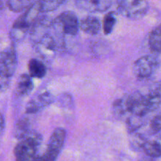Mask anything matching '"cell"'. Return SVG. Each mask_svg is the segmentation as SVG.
<instances>
[{
  "mask_svg": "<svg viewBox=\"0 0 161 161\" xmlns=\"http://www.w3.org/2000/svg\"><path fill=\"white\" fill-rule=\"evenodd\" d=\"M55 101V97L51 92L47 91L41 93L35 98L31 99L27 103L25 107V113L26 114H35L46 107L50 106Z\"/></svg>",
  "mask_w": 161,
  "mask_h": 161,
  "instance_id": "10",
  "label": "cell"
},
{
  "mask_svg": "<svg viewBox=\"0 0 161 161\" xmlns=\"http://www.w3.org/2000/svg\"><path fill=\"white\" fill-rule=\"evenodd\" d=\"M29 75L31 78L42 79L47 75V68L42 61L36 58H31L28 64Z\"/></svg>",
  "mask_w": 161,
  "mask_h": 161,
  "instance_id": "14",
  "label": "cell"
},
{
  "mask_svg": "<svg viewBox=\"0 0 161 161\" xmlns=\"http://www.w3.org/2000/svg\"><path fill=\"white\" fill-rule=\"evenodd\" d=\"M36 0H7L6 6L14 13H23L28 9Z\"/></svg>",
  "mask_w": 161,
  "mask_h": 161,
  "instance_id": "18",
  "label": "cell"
},
{
  "mask_svg": "<svg viewBox=\"0 0 161 161\" xmlns=\"http://www.w3.org/2000/svg\"><path fill=\"white\" fill-rule=\"evenodd\" d=\"M34 88L32 78L29 74H21L16 84V94L19 97H26L32 91Z\"/></svg>",
  "mask_w": 161,
  "mask_h": 161,
  "instance_id": "13",
  "label": "cell"
},
{
  "mask_svg": "<svg viewBox=\"0 0 161 161\" xmlns=\"http://www.w3.org/2000/svg\"><path fill=\"white\" fill-rule=\"evenodd\" d=\"M16 145L14 150L16 160L19 161L39 160V150L42 144V136L31 130Z\"/></svg>",
  "mask_w": 161,
  "mask_h": 161,
  "instance_id": "2",
  "label": "cell"
},
{
  "mask_svg": "<svg viewBox=\"0 0 161 161\" xmlns=\"http://www.w3.org/2000/svg\"><path fill=\"white\" fill-rule=\"evenodd\" d=\"M142 150L149 157L160 158L161 156V146L160 141L148 139L143 146Z\"/></svg>",
  "mask_w": 161,
  "mask_h": 161,
  "instance_id": "16",
  "label": "cell"
},
{
  "mask_svg": "<svg viewBox=\"0 0 161 161\" xmlns=\"http://www.w3.org/2000/svg\"><path fill=\"white\" fill-rule=\"evenodd\" d=\"M52 28L61 36H75L80 30L79 19L72 11H64L52 20Z\"/></svg>",
  "mask_w": 161,
  "mask_h": 161,
  "instance_id": "5",
  "label": "cell"
},
{
  "mask_svg": "<svg viewBox=\"0 0 161 161\" xmlns=\"http://www.w3.org/2000/svg\"><path fill=\"white\" fill-rule=\"evenodd\" d=\"M161 130V117L160 114H157L153 117L150 122V130L152 134L157 135L160 133Z\"/></svg>",
  "mask_w": 161,
  "mask_h": 161,
  "instance_id": "23",
  "label": "cell"
},
{
  "mask_svg": "<svg viewBox=\"0 0 161 161\" xmlns=\"http://www.w3.org/2000/svg\"><path fill=\"white\" fill-rule=\"evenodd\" d=\"M2 9V3H0V10Z\"/></svg>",
  "mask_w": 161,
  "mask_h": 161,
  "instance_id": "26",
  "label": "cell"
},
{
  "mask_svg": "<svg viewBox=\"0 0 161 161\" xmlns=\"http://www.w3.org/2000/svg\"><path fill=\"white\" fill-rule=\"evenodd\" d=\"M17 65V52L14 47H9L0 52V72L12 77Z\"/></svg>",
  "mask_w": 161,
  "mask_h": 161,
  "instance_id": "9",
  "label": "cell"
},
{
  "mask_svg": "<svg viewBox=\"0 0 161 161\" xmlns=\"http://www.w3.org/2000/svg\"><path fill=\"white\" fill-rule=\"evenodd\" d=\"M65 0H38L39 6L42 13L52 12L56 10Z\"/></svg>",
  "mask_w": 161,
  "mask_h": 161,
  "instance_id": "20",
  "label": "cell"
},
{
  "mask_svg": "<svg viewBox=\"0 0 161 161\" xmlns=\"http://www.w3.org/2000/svg\"><path fill=\"white\" fill-rule=\"evenodd\" d=\"M65 139L66 130L61 127H58L55 129L50 135L47 148L43 153L40 155L39 160H56L64 147Z\"/></svg>",
  "mask_w": 161,
  "mask_h": 161,
  "instance_id": "7",
  "label": "cell"
},
{
  "mask_svg": "<svg viewBox=\"0 0 161 161\" xmlns=\"http://www.w3.org/2000/svg\"><path fill=\"white\" fill-rule=\"evenodd\" d=\"M31 124L28 118L22 117L15 124L14 129V136L16 139L20 140L31 131Z\"/></svg>",
  "mask_w": 161,
  "mask_h": 161,
  "instance_id": "15",
  "label": "cell"
},
{
  "mask_svg": "<svg viewBox=\"0 0 161 161\" xmlns=\"http://www.w3.org/2000/svg\"><path fill=\"white\" fill-rule=\"evenodd\" d=\"M117 12L130 20H138L146 15L149 4L146 0H116Z\"/></svg>",
  "mask_w": 161,
  "mask_h": 161,
  "instance_id": "6",
  "label": "cell"
},
{
  "mask_svg": "<svg viewBox=\"0 0 161 161\" xmlns=\"http://www.w3.org/2000/svg\"><path fill=\"white\" fill-rule=\"evenodd\" d=\"M11 78L8 75L0 72V93H3L8 90L11 83Z\"/></svg>",
  "mask_w": 161,
  "mask_h": 161,
  "instance_id": "24",
  "label": "cell"
},
{
  "mask_svg": "<svg viewBox=\"0 0 161 161\" xmlns=\"http://www.w3.org/2000/svg\"><path fill=\"white\" fill-rule=\"evenodd\" d=\"M144 119L145 117L135 116V115H131L130 117L127 118L126 124H127V129L129 133H134L141 128L144 125Z\"/></svg>",
  "mask_w": 161,
  "mask_h": 161,
  "instance_id": "21",
  "label": "cell"
},
{
  "mask_svg": "<svg viewBox=\"0 0 161 161\" xmlns=\"http://www.w3.org/2000/svg\"><path fill=\"white\" fill-rule=\"evenodd\" d=\"M160 26L158 25L151 31L149 36V46L150 50L155 54H160V42H161Z\"/></svg>",
  "mask_w": 161,
  "mask_h": 161,
  "instance_id": "17",
  "label": "cell"
},
{
  "mask_svg": "<svg viewBox=\"0 0 161 161\" xmlns=\"http://www.w3.org/2000/svg\"><path fill=\"white\" fill-rule=\"evenodd\" d=\"M79 27L83 32L90 36H96L100 32L102 24L97 17L87 16L79 20Z\"/></svg>",
  "mask_w": 161,
  "mask_h": 161,
  "instance_id": "12",
  "label": "cell"
},
{
  "mask_svg": "<svg viewBox=\"0 0 161 161\" xmlns=\"http://www.w3.org/2000/svg\"><path fill=\"white\" fill-rule=\"evenodd\" d=\"M158 67V59L154 55H145L135 61L133 73L138 80H146L149 78Z\"/></svg>",
  "mask_w": 161,
  "mask_h": 161,
  "instance_id": "8",
  "label": "cell"
},
{
  "mask_svg": "<svg viewBox=\"0 0 161 161\" xmlns=\"http://www.w3.org/2000/svg\"><path fill=\"white\" fill-rule=\"evenodd\" d=\"M77 8L89 13H102L113 4V0H74Z\"/></svg>",
  "mask_w": 161,
  "mask_h": 161,
  "instance_id": "11",
  "label": "cell"
},
{
  "mask_svg": "<svg viewBox=\"0 0 161 161\" xmlns=\"http://www.w3.org/2000/svg\"><path fill=\"white\" fill-rule=\"evenodd\" d=\"M41 13L42 12L39 9L38 0H36L14 21L9 32V37L14 42L21 41L29 32L30 28L40 16Z\"/></svg>",
  "mask_w": 161,
  "mask_h": 161,
  "instance_id": "3",
  "label": "cell"
},
{
  "mask_svg": "<svg viewBox=\"0 0 161 161\" xmlns=\"http://www.w3.org/2000/svg\"><path fill=\"white\" fill-rule=\"evenodd\" d=\"M160 85L158 83L155 88L146 94L136 91L116 99L113 103V110L117 116L129 113L135 116L146 117L149 113L160 108Z\"/></svg>",
  "mask_w": 161,
  "mask_h": 161,
  "instance_id": "1",
  "label": "cell"
},
{
  "mask_svg": "<svg viewBox=\"0 0 161 161\" xmlns=\"http://www.w3.org/2000/svg\"><path fill=\"white\" fill-rule=\"evenodd\" d=\"M116 22H117V17H116V13L115 11H109L105 14L103 19V25H102L105 35L108 36L113 32Z\"/></svg>",
  "mask_w": 161,
  "mask_h": 161,
  "instance_id": "19",
  "label": "cell"
},
{
  "mask_svg": "<svg viewBox=\"0 0 161 161\" xmlns=\"http://www.w3.org/2000/svg\"><path fill=\"white\" fill-rule=\"evenodd\" d=\"M5 127H6V124H5V118L2 113H0V138L2 135H3V132L5 130Z\"/></svg>",
  "mask_w": 161,
  "mask_h": 161,
  "instance_id": "25",
  "label": "cell"
},
{
  "mask_svg": "<svg viewBox=\"0 0 161 161\" xmlns=\"http://www.w3.org/2000/svg\"><path fill=\"white\" fill-rule=\"evenodd\" d=\"M130 135H132L131 139H130V146H131V147L133 149H135L136 150H140V149L142 150L143 146L148 140V138L145 135H143L142 134L138 133L136 131L131 133Z\"/></svg>",
  "mask_w": 161,
  "mask_h": 161,
  "instance_id": "22",
  "label": "cell"
},
{
  "mask_svg": "<svg viewBox=\"0 0 161 161\" xmlns=\"http://www.w3.org/2000/svg\"><path fill=\"white\" fill-rule=\"evenodd\" d=\"M61 39L62 36L57 33L53 36L50 33V30L32 43L36 52L39 53L43 59L48 61L53 59L55 53L62 47L63 41H61Z\"/></svg>",
  "mask_w": 161,
  "mask_h": 161,
  "instance_id": "4",
  "label": "cell"
}]
</instances>
